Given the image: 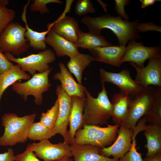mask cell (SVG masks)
Listing matches in <instances>:
<instances>
[{
    "instance_id": "cell-1",
    "label": "cell",
    "mask_w": 161,
    "mask_h": 161,
    "mask_svg": "<svg viewBox=\"0 0 161 161\" xmlns=\"http://www.w3.org/2000/svg\"><path fill=\"white\" fill-rule=\"evenodd\" d=\"M140 19L133 22L127 21L119 16L106 14L96 17L86 16L82 19L81 22L87 26L89 32L95 35H101L104 28L110 30L116 35L119 45L126 46L129 41L141 38L136 29Z\"/></svg>"
},
{
    "instance_id": "cell-2",
    "label": "cell",
    "mask_w": 161,
    "mask_h": 161,
    "mask_svg": "<svg viewBox=\"0 0 161 161\" xmlns=\"http://www.w3.org/2000/svg\"><path fill=\"white\" fill-rule=\"evenodd\" d=\"M36 116L35 113L20 117L13 113L4 114L1 118V125L4 130L0 137V145L12 146L26 142L29 129Z\"/></svg>"
},
{
    "instance_id": "cell-3",
    "label": "cell",
    "mask_w": 161,
    "mask_h": 161,
    "mask_svg": "<svg viewBox=\"0 0 161 161\" xmlns=\"http://www.w3.org/2000/svg\"><path fill=\"white\" fill-rule=\"evenodd\" d=\"M102 90L94 98L86 88L83 113L84 124L98 125L107 123L112 117V106L108 98L104 83Z\"/></svg>"
},
{
    "instance_id": "cell-4",
    "label": "cell",
    "mask_w": 161,
    "mask_h": 161,
    "mask_svg": "<svg viewBox=\"0 0 161 161\" xmlns=\"http://www.w3.org/2000/svg\"><path fill=\"white\" fill-rule=\"evenodd\" d=\"M120 126L108 125L102 127L98 125H84L78 130L74 136V143L89 144L100 148L111 145L115 140Z\"/></svg>"
},
{
    "instance_id": "cell-5",
    "label": "cell",
    "mask_w": 161,
    "mask_h": 161,
    "mask_svg": "<svg viewBox=\"0 0 161 161\" xmlns=\"http://www.w3.org/2000/svg\"><path fill=\"white\" fill-rule=\"evenodd\" d=\"M52 69L51 67L45 72L36 73L25 82H15L12 85L13 91L20 95L25 101L29 96H33L35 103L40 105L43 102V93L48 91L52 85L49 75Z\"/></svg>"
},
{
    "instance_id": "cell-6",
    "label": "cell",
    "mask_w": 161,
    "mask_h": 161,
    "mask_svg": "<svg viewBox=\"0 0 161 161\" xmlns=\"http://www.w3.org/2000/svg\"><path fill=\"white\" fill-rule=\"evenodd\" d=\"M25 27L18 22L9 23L0 35V49L14 56H19L27 51L30 47L25 38Z\"/></svg>"
},
{
    "instance_id": "cell-7",
    "label": "cell",
    "mask_w": 161,
    "mask_h": 161,
    "mask_svg": "<svg viewBox=\"0 0 161 161\" xmlns=\"http://www.w3.org/2000/svg\"><path fill=\"white\" fill-rule=\"evenodd\" d=\"M4 55L10 61L19 64L21 69L31 75L45 72L51 68L49 65L56 59L55 52L50 49H47L37 54H32L22 58H15L11 53L6 52Z\"/></svg>"
},
{
    "instance_id": "cell-8",
    "label": "cell",
    "mask_w": 161,
    "mask_h": 161,
    "mask_svg": "<svg viewBox=\"0 0 161 161\" xmlns=\"http://www.w3.org/2000/svg\"><path fill=\"white\" fill-rule=\"evenodd\" d=\"M99 72L101 84L108 82L115 85L120 89V92L129 95L132 100L142 94L146 90L132 79L128 69H123L119 72L114 73L100 68Z\"/></svg>"
},
{
    "instance_id": "cell-9",
    "label": "cell",
    "mask_w": 161,
    "mask_h": 161,
    "mask_svg": "<svg viewBox=\"0 0 161 161\" xmlns=\"http://www.w3.org/2000/svg\"><path fill=\"white\" fill-rule=\"evenodd\" d=\"M154 88L149 86L142 94L131 100L126 118L120 126L133 130L137 122L144 116L153 101Z\"/></svg>"
},
{
    "instance_id": "cell-10",
    "label": "cell",
    "mask_w": 161,
    "mask_h": 161,
    "mask_svg": "<svg viewBox=\"0 0 161 161\" xmlns=\"http://www.w3.org/2000/svg\"><path fill=\"white\" fill-rule=\"evenodd\" d=\"M27 148L44 161H56L66 157L72 156L70 145L64 142L53 144L48 140H44L29 144Z\"/></svg>"
},
{
    "instance_id": "cell-11",
    "label": "cell",
    "mask_w": 161,
    "mask_h": 161,
    "mask_svg": "<svg viewBox=\"0 0 161 161\" xmlns=\"http://www.w3.org/2000/svg\"><path fill=\"white\" fill-rule=\"evenodd\" d=\"M143 44V42H137L135 40L129 41L120 61L121 64L129 62L142 68L144 66V63L148 59L154 57L161 58L160 47H146Z\"/></svg>"
},
{
    "instance_id": "cell-12",
    "label": "cell",
    "mask_w": 161,
    "mask_h": 161,
    "mask_svg": "<svg viewBox=\"0 0 161 161\" xmlns=\"http://www.w3.org/2000/svg\"><path fill=\"white\" fill-rule=\"evenodd\" d=\"M130 64L137 72L135 80L145 89L150 86L161 87V58H149L148 65L142 68Z\"/></svg>"
},
{
    "instance_id": "cell-13",
    "label": "cell",
    "mask_w": 161,
    "mask_h": 161,
    "mask_svg": "<svg viewBox=\"0 0 161 161\" xmlns=\"http://www.w3.org/2000/svg\"><path fill=\"white\" fill-rule=\"evenodd\" d=\"M57 100L59 104L58 120L52 130L55 134H59L65 138L67 132V128L69 123L72 102L71 97L63 89L60 85L56 86V91Z\"/></svg>"
},
{
    "instance_id": "cell-14",
    "label": "cell",
    "mask_w": 161,
    "mask_h": 161,
    "mask_svg": "<svg viewBox=\"0 0 161 161\" xmlns=\"http://www.w3.org/2000/svg\"><path fill=\"white\" fill-rule=\"evenodd\" d=\"M120 127L114 143L109 147L101 148L100 151L101 155L107 157L112 156L114 158L119 160L129 151L132 144L134 130L122 126Z\"/></svg>"
},
{
    "instance_id": "cell-15",
    "label": "cell",
    "mask_w": 161,
    "mask_h": 161,
    "mask_svg": "<svg viewBox=\"0 0 161 161\" xmlns=\"http://www.w3.org/2000/svg\"><path fill=\"white\" fill-rule=\"evenodd\" d=\"M71 97L72 105L69 123L70 128L64 139V142L69 145L74 143L75 133L78 130L83 128L84 125L83 112L86 98L76 96Z\"/></svg>"
},
{
    "instance_id": "cell-16",
    "label": "cell",
    "mask_w": 161,
    "mask_h": 161,
    "mask_svg": "<svg viewBox=\"0 0 161 161\" xmlns=\"http://www.w3.org/2000/svg\"><path fill=\"white\" fill-rule=\"evenodd\" d=\"M49 29L66 40L75 43L80 29L78 21L72 17L66 16L62 19L47 24Z\"/></svg>"
},
{
    "instance_id": "cell-17",
    "label": "cell",
    "mask_w": 161,
    "mask_h": 161,
    "mask_svg": "<svg viewBox=\"0 0 161 161\" xmlns=\"http://www.w3.org/2000/svg\"><path fill=\"white\" fill-rule=\"evenodd\" d=\"M126 46H112L95 47L89 49L90 54L95 61L119 67L120 61L124 55Z\"/></svg>"
},
{
    "instance_id": "cell-18",
    "label": "cell",
    "mask_w": 161,
    "mask_h": 161,
    "mask_svg": "<svg viewBox=\"0 0 161 161\" xmlns=\"http://www.w3.org/2000/svg\"><path fill=\"white\" fill-rule=\"evenodd\" d=\"M59 66L60 71L55 73L54 79L61 82L62 88L70 97H85V91L86 87L75 81L71 72L63 63L60 62Z\"/></svg>"
},
{
    "instance_id": "cell-19",
    "label": "cell",
    "mask_w": 161,
    "mask_h": 161,
    "mask_svg": "<svg viewBox=\"0 0 161 161\" xmlns=\"http://www.w3.org/2000/svg\"><path fill=\"white\" fill-rule=\"evenodd\" d=\"M47 30L48 32L45 42L53 48L56 55L66 56L70 58L80 53L75 43L66 40L49 29Z\"/></svg>"
},
{
    "instance_id": "cell-20",
    "label": "cell",
    "mask_w": 161,
    "mask_h": 161,
    "mask_svg": "<svg viewBox=\"0 0 161 161\" xmlns=\"http://www.w3.org/2000/svg\"><path fill=\"white\" fill-rule=\"evenodd\" d=\"M74 161H119V160L110 158L100 154L101 148L89 144L70 145Z\"/></svg>"
},
{
    "instance_id": "cell-21",
    "label": "cell",
    "mask_w": 161,
    "mask_h": 161,
    "mask_svg": "<svg viewBox=\"0 0 161 161\" xmlns=\"http://www.w3.org/2000/svg\"><path fill=\"white\" fill-rule=\"evenodd\" d=\"M131 100L129 95L120 91L113 96L111 102L112 106V117L115 124L120 126L125 120Z\"/></svg>"
},
{
    "instance_id": "cell-22",
    "label": "cell",
    "mask_w": 161,
    "mask_h": 161,
    "mask_svg": "<svg viewBox=\"0 0 161 161\" xmlns=\"http://www.w3.org/2000/svg\"><path fill=\"white\" fill-rule=\"evenodd\" d=\"M30 0H28L23 8L21 18L25 24L26 31L24 33L25 38L29 42L30 47L36 50H44L47 49L46 44L45 42L46 36L48 30L39 32L33 30L28 26L26 18V12L27 8L29 5Z\"/></svg>"
},
{
    "instance_id": "cell-23",
    "label": "cell",
    "mask_w": 161,
    "mask_h": 161,
    "mask_svg": "<svg viewBox=\"0 0 161 161\" xmlns=\"http://www.w3.org/2000/svg\"><path fill=\"white\" fill-rule=\"evenodd\" d=\"M144 134L147 139L145 145L147 152L145 157H152L161 152V126L158 124L146 125Z\"/></svg>"
},
{
    "instance_id": "cell-24",
    "label": "cell",
    "mask_w": 161,
    "mask_h": 161,
    "mask_svg": "<svg viewBox=\"0 0 161 161\" xmlns=\"http://www.w3.org/2000/svg\"><path fill=\"white\" fill-rule=\"evenodd\" d=\"M31 78L30 75L23 71L20 65L17 64L0 74V106L3 94L6 89L17 81L28 80Z\"/></svg>"
},
{
    "instance_id": "cell-25",
    "label": "cell",
    "mask_w": 161,
    "mask_h": 161,
    "mask_svg": "<svg viewBox=\"0 0 161 161\" xmlns=\"http://www.w3.org/2000/svg\"><path fill=\"white\" fill-rule=\"evenodd\" d=\"M95 61L89 54H79L70 58L67 64L68 69L74 75L78 83L82 84V75L84 70L92 62Z\"/></svg>"
},
{
    "instance_id": "cell-26",
    "label": "cell",
    "mask_w": 161,
    "mask_h": 161,
    "mask_svg": "<svg viewBox=\"0 0 161 161\" xmlns=\"http://www.w3.org/2000/svg\"><path fill=\"white\" fill-rule=\"evenodd\" d=\"M75 43L78 48L81 47L88 50L95 47L109 46L112 45L103 35H97L89 32H84L80 30Z\"/></svg>"
},
{
    "instance_id": "cell-27",
    "label": "cell",
    "mask_w": 161,
    "mask_h": 161,
    "mask_svg": "<svg viewBox=\"0 0 161 161\" xmlns=\"http://www.w3.org/2000/svg\"><path fill=\"white\" fill-rule=\"evenodd\" d=\"M154 98L143 117L150 124H161V87L154 86Z\"/></svg>"
},
{
    "instance_id": "cell-28",
    "label": "cell",
    "mask_w": 161,
    "mask_h": 161,
    "mask_svg": "<svg viewBox=\"0 0 161 161\" xmlns=\"http://www.w3.org/2000/svg\"><path fill=\"white\" fill-rule=\"evenodd\" d=\"M55 134L40 121L33 123L29 129L28 139L33 141L49 140Z\"/></svg>"
},
{
    "instance_id": "cell-29",
    "label": "cell",
    "mask_w": 161,
    "mask_h": 161,
    "mask_svg": "<svg viewBox=\"0 0 161 161\" xmlns=\"http://www.w3.org/2000/svg\"><path fill=\"white\" fill-rule=\"evenodd\" d=\"M59 110V104L57 99L54 105L45 113H43L40 117V121L51 130L55 127L58 120Z\"/></svg>"
},
{
    "instance_id": "cell-30",
    "label": "cell",
    "mask_w": 161,
    "mask_h": 161,
    "mask_svg": "<svg viewBox=\"0 0 161 161\" xmlns=\"http://www.w3.org/2000/svg\"><path fill=\"white\" fill-rule=\"evenodd\" d=\"M15 16V12L13 9L6 7L0 8V35Z\"/></svg>"
},
{
    "instance_id": "cell-31",
    "label": "cell",
    "mask_w": 161,
    "mask_h": 161,
    "mask_svg": "<svg viewBox=\"0 0 161 161\" xmlns=\"http://www.w3.org/2000/svg\"><path fill=\"white\" fill-rule=\"evenodd\" d=\"M96 10L90 0H78L75 7V14L81 16L89 13H95Z\"/></svg>"
},
{
    "instance_id": "cell-32",
    "label": "cell",
    "mask_w": 161,
    "mask_h": 161,
    "mask_svg": "<svg viewBox=\"0 0 161 161\" xmlns=\"http://www.w3.org/2000/svg\"><path fill=\"white\" fill-rule=\"evenodd\" d=\"M137 134L133 133L132 137V144L129 151L124 156L119 159V161H143L142 154L138 152L136 148L135 138Z\"/></svg>"
},
{
    "instance_id": "cell-33",
    "label": "cell",
    "mask_w": 161,
    "mask_h": 161,
    "mask_svg": "<svg viewBox=\"0 0 161 161\" xmlns=\"http://www.w3.org/2000/svg\"><path fill=\"white\" fill-rule=\"evenodd\" d=\"M52 3L62 4L63 2L59 0H35L30 6L31 11H38L41 14L48 13L49 10L47 4Z\"/></svg>"
},
{
    "instance_id": "cell-34",
    "label": "cell",
    "mask_w": 161,
    "mask_h": 161,
    "mask_svg": "<svg viewBox=\"0 0 161 161\" xmlns=\"http://www.w3.org/2000/svg\"><path fill=\"white\" fill-rule=\"evenodd\" d=\"M115 4L114 9L117 14L124 20L129 21V18L126 13L124 7L129 4L131 1L130 0H115Z\"/></svg>"
},
{
    "instance_id": "cell-35",
    "label": "cell",
    "mask_w": 161,
    "mask_h": 161,
    "mask_svg": "<svg viewBox=\"0 0 161 161\" xmlns=\"http://www.w3.org/2000/svg\"><path fill=\"white\" fill-rule=\"evenodd\" d=\"M15 161H41L37 158L34 152L26 148L23 153L15 156Z\"/></svg>"
},
{
    "instance_id": "cell-36",
    "label": "cell",
    "mask_w": 161,
    "mask_h": 161,
    "mask_svg": "<svg viewBox=\"0 0 161 161\" xmlns=\"http://www.w3.org/2000/svg\"><path fill=\"white\" fill-rule=\"evenodd\" d=\"M136 29L139 32H144L149 31L161 32V27L152 22H138L137 24Z\"/></svg>"
},
{
    "instance_id": "cell-37",
    "label": "cell",
    "mask_w": 161,
    "mask_h": 161,
    "mask_svg": "<svg viewBox=\"0 0 161 161\" xmlns=\"http://www.w3.org/2000/svg\"><path fill=\"white\" fill-rule=\"evenodd\" d=\"M14 65L8 59L0 49V74L11 68Z\"/></svg>"
},
{
    "instance_id": "cell-38",
    "label": "cell",
    "mask_w": 161,
    "mask_h": 161,
    "mask_svg": "<svg viewBox=\"0 0 161 161\" xmlns=\"http://www.w3.org/2000/svg\"><path fill=\"white\" fill-rule=\"evenodd\" d=\"M15 157L13 150L11 148L7 151L0 154V161H14Z\"/></svg>"
},
{
    "instance_id": "cell-39",
    "label": "cell",
    "mask_w": 161,
    "mask_h": 161,
    "mask_svg": "<svg viewBox=\"0 0 161 161\" xmlns=\"http://www.w3.org/2000/svg\"><path fill=\"white\" fill-rule=\"evenodd\" d=\"M73 0H66V6L65 9L60 16L56 20H59L61 19L66 16V15L67 13H69L71 9V5L72 2H73Z\"/></svg>"
},
{
    "instance_id": "cell-40",
    "label": "cell",
    "mask_w": 161,
    "mask_h": 161,
    "mask_svg": "<svg viewBox=\"0 0 161 161\" xmlns=\"http://www.w3.org/2000/svg\"><path fill=\"white\" fill-rule=\"evenodd\" d=\"M157 0H140L141 3V8H144L149 6H151L155 4L156 1H160Z\"/></svg>"
},
{
    "instance_id": "cell-41",
    "label": "cell",
    "mask_w": 161,
    "mask_h": 161,
    "mask_svg": "<svg viewBox=\"0 0 161 161\" xmlns=\"http://www.w3.org/2000/svg\"><path fill=\"white\" fill-rule=\"evenodd\" d=\"M143 161H161V152L152 157H145Z\"/></svg>"
},
{
    "instance_id": "cell-42",
    "label": "cell",
    "mask_w": 161,
    "mask_h": 161,
    "mask_svg": "<svg viewBox=\"0 0 161 161\" xmlns=\"http://www.w3.org/2000/svg\"><path fill=\"white\" fill-rule=\"evenodd\" d=\"M9 1L8 0H0V8L6 7L9 4Z\"/></svg>"
},
{
    "instance_id": "cell-43",
    "label": "cell",
    "mask_w": 161,
    "mask_h": 161,
    "mask_svg": "<svg viewBox=\"0 0 161 161\" xmlns=\"http://www.w3.org/2000/svg\"><path fill=\"white\" fill-rule=\"evenodd\" d=\"M56 161H74V160L71 157H66Z\"/></svg>"
},
{
    "instance_id": "cell-44",
    "label": "cell",
    "mask_w": 161,
    "mask_h": 161,
    "mask_svg": "<svg viewBox=\"0 0 161 161\" xmlns=\"http://www.w3.org/2000/svg\"></svg>"
}]
</instances>
